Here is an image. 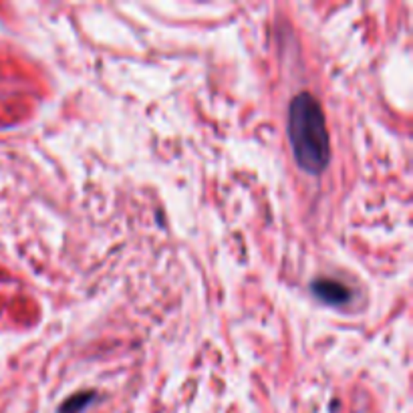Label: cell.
I'll use <instances>...</instances> for the list:
<instances>
[{"label":"cell","mask_w":413,"mask_h":413,"mask_svg":"<svg viewBox=\"0 0 413 413\" xmlns=\"http://www.w3.org/2000/svg\"><path fill=\"white\" fill-rule=\"evenodd\" d=\"M311 291L317 299H321L327 304H333V306H339L345 304L351 299V291L345 286L343 282L339 280H333V278H317L311 282Z\"/></svg>","instance_id":"2"},{"label":"cell","mask_w":413,"mask_h":413,"mask_svg":"<svg viewBox=\"0 0 413 413\" xmlns=\"http://www.w3.org/2000/svg\"><path fill=\"white\" fill-rule=\"evenodd\" d=\"M95 399V393L93 391H83V393H77L69 397L63 405L59 413H81L83 410H87L91 405V401Z\"/></svg>","instance_id":"3"},{"label":"cell","mask_w":413,"mask_h":413,"mask_svg":"<svg viewBox=\"0 0 413 413\" xmlns=\"http://www.w3.org/2000/svg\"><path fill=\"white\" fill-rule=\"evenodd\" d=\"M288 139L300 169L319 176L331 160V143L321 103L311 93H299L288 107Z\"/></svg>","instance_id":"1"}]
</instances>
